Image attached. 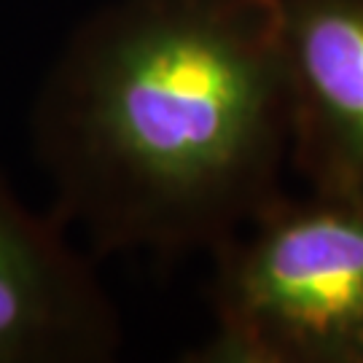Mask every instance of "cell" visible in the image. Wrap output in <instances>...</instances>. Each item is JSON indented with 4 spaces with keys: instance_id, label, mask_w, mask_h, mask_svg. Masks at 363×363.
<instances>
[{
    "instance_id": "6da1fadb",
    "label": "cell",
    "mask_w": 363,
    "mask_h": 363,
    "mask_svg": "<svg viewBox=\"0 0 363 363\" xmlns=\"http://www.w3.org/2000/svg\"><path fill=\"white\" fill-rule=\"evenodd\" d=\"M30 132L52 216L89 253H213L280 194L283 0L105 3L67 35Z\"/></svg>"
},
{
    "instance_id": "7a4b0ae2",
    "label": "cell",
    "mask_w": 363,
    "mask_h": 363,
    "mask_svg": "<svg viewBox=\"0 0 363 363\" xmlns=\"http://www.w3.org/2000/svg\"><path fill=\"white\" fill-rule=\"evenodd\" d=\"M196 363H363V205L283 191L213 250Z\"/></svg>"
},
{
    "instance_id": "3957f363",
    "label": "cell",
    "mask_w": 363,
    "mask_h": 363,
    "mask_svg": "<svg viewBox=\"0 0 363 363\" xmlns=\"http://www.w3.org/2000/svg\"><path fill=\"white\" fill-rule=\"evenodd\" d=\"M118 347V312L89 250L0 175V363H105Z\"/></svg>"
},
{
    "instance_id": "277c9868",
    "label": "cell",
    "mask_w": 363,
    "mask_h": 363,
    "mask_svg": "<svg viewBox=\"0 0 363 363\" xmlns=\"http://www.w3.org/2000/svg\"><path fill=\"white\" fill-rule=\"evenodd\" d=\"M288 162L363 205V0H283Z\"/></svg>"
}]
</instances>
